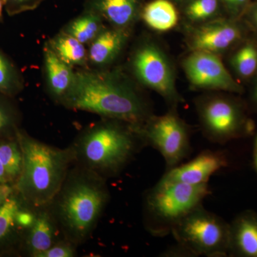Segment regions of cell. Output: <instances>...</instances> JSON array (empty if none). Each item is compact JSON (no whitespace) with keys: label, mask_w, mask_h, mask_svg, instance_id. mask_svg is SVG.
I'll return each instance as SVG.
<instances>
[{"label":"cell","mask_w":257,"mask_h":257,"mask_svg":"<svg viewBox=\"0 0 257 257\" xmlns=\"http://www.w3.org/2000/svg\"><path fill=\"white\" fill-rule=\"evenodd\" d=\"M62 101L72 109L135 126H141L153 115L148 103L131 83L115 72H75L72 86Z\"/></svg>","instance_id":"cell-1"},{"label":"cell","mask_w":257,"mask_h":257,"mask_svg":"<svg viewBox=\"0 0 257 257\" xmlns=\"http://www.w3.org/2000/svg\"><path fill=\"white\" fill-rule=\"evenodd\" d=\"M17 140L23 159L19 190L32 205L43 207L62 189L69 166L76 158L75 150L51 147L21 131L17 132Z\"/></svg>","instance_id":"cell-2"},{"label":"cell","mask_w":257,"mask_h":257,"mask_svg":"<svg viewBox=\"0 0 257 257\" xmlns=\"http://www.w3.org/2000/svg\"><path fill=\"white\" fill-rule=\"evenodd\" d=\"M146 145L135 126L109 119L89 128L81 137L76 157H79L91 170L114 175Z\"/></svg>","instance_id":"cell-3"},{"label":"cell","mask_w":257,"mask_h":257,"mask_svg":"<svg viewBox=\"0 0 257 257\" xmlns=\"http://www.w3.org/2000/svg\"><path fill=\"white\" fill-rule=\"evenodd\" d=\"M210 193L208 184L158 183L147 193L144 204L145 226L150 234L163 237L188 213L202 204Z\"/></svg>","instance_id":"cell-4"},{"label":"cell","mask_w":257,"mask_h":257,"mask_svg":"<svg viewBox=\"0 0 257 257\" xmlns=\"http://www.w3.org/2000/svg\"><path fill=\"white\" fill-rule=\"evenodd\" d=\"M59 194L57 214L64 229L74 241L84 240L107 202L105 187L101 180L82 176L71 179Z\"/></svg>","instance_id":"cell-5"},{"label":"cell","mask_w":257,"mask_h":257,"mask_svg":"<svg viewBox=\"0 0 257 257\" xmlns=\"http://www.w3.org/2000/svg\"><path fill=\"white\" fill-rule=\"evenodd\" d=\"M229 225L214 213L198 206L174 226L177 244L166 256H224L228 254Z\"/></svg>","instance_id":"cell-6"},{"label":"cell","mask_w":257,"mask_h":257,"mask_svg":"<svg viewBox=\"0 0 257 257\" xmlns=\"http://www.w3.org/2000/svg\"><path fill=\"white\" fill-rule=\"evenodd\" d=\"M135 128L146 145L156 149L163 157L166 171L180 165L191 152L190 130L175 108L161 116L152 115Z\"/></svg>","instance_id":"cell-7"},{"label":"cell","mask_w":257,"mask_h":257,"mask_svg":"<svg viewBox=\"0 0 257 257\" xmlns=\"http://www.w3.org/2000/svg\"><path fill=\"white\" fill-rule=\"evenodd\" d=\"M195 104L203 135L211 143L224 144L249 130L241 104L229 96L207 94Z\"/></svg>","instance_id":"cell-8"},{"label":"cell","mask_w":257,"mask_h":257,"mask_svg":"<svg viewBox=\"0 0 257 257\" xmlns=\"http://www.w3.org/2000/svg\"><path fill=\"white\" fill-rule=\"evenodd\" d=\"M132 67L137 79L162 96L170 108L177 109L184 101L177 91L170 59L157 44L146 42L140 45L132 58Z\"/></svg>","instance_id":"cell-9"},{"label":"cell","mask_w":257,"mask_h":257,"mask_svg":"<svg viewBox=\"0 0 257 257\" xmlns=\"http://www.w3.org/2000/svg\"><path fill=\"white\" fill-rule=\"evenodd\" d=\"M187 42L191 52H209L221 56L230 52L248 36L242 20L227 17L197 25H188Z\"/></svg>","instance_id":"cell-10"},{"label":"cell","mask_w":257,"mask_h":257,"mask_svg":"<svg viewBox=\"0 0 257 257\" xmlns=\"http://www.w3.org/2000/svg\"><path fill=\"white\" fill-rule=\"evenodd\" d=\"M184 73L193 87L202 90L241 94L243 89L225 67L221 56L193 51L182 62Z\"/></svg>","instance_id":"cell-11"},{"label":"cell","mask_w":257,"mask_h":257,"mask_svg":"<svg viewBox=\"0 0 257 257\" xmlns=\"http://www.w3.org/2000/svg\"><path fill=\"white\" fill-rule=\"evenodd\" d=\"M228 160L222 151L205 150L185 164L166 171L160 182L200 185L208 183L211 176L227 167Z\"/></svg>","instance_id":"cell-12"},{"label":"cell","mask_w":257,"mask_h":257,"mask_svg":"<svg viewBox=\"0 0 257 257\" xmlns=\"http://www.w3.org/2000/svg\"><path fill=\"white\" fill-rule=\"evenodd\" d=\"M143 6V0H87L85 9L97 13L113 28L128 31L141 18Z\"/></svg>","instance_id":"cell-13"},{"label":"cell","mask_w":257,"mask_h":257,"mask_svg":"<svg viewBox=\"0 0 257 257\" xmlns=\"http://www.w3.org/2000/svg\"><path fill=\"white\" fill-rule=\"evenodd\" d=\"M128 30L104 28L91 42L88 59L96 66L111 63L124 48L128 37Z\"/></svg>","instance_id":"cell-14"},{"label":"cell","mask_w":257,"mask_h":257,"mask_svg":"<svg viewBox=\"0 0 257 257\" xmlns=\"http://www.w3.org/2000/svg\"><path fill=\"white\" fill-rule=\"evenodd\" d=\"M257 257V216L246 214L229 226L228 253Z\"/></svg>","instance_id":"cell-15"},{"label":"cell","mask_w":257,"mask_h":257,"mask_svg":"<svg viewBox=\"0 0 257 257\" xmlns=\"http://www.w3.org/2000/svg\"><path fill=\"white\" fill-rule=\"evenodd\" d=\"M45 73L47 85L52 95L62 100L73 82L74 74L72 67L66 64L53 50L45 45L44 51Z\"/></svg>","instance_id":"cell-16"},{"label":"cell","mask_w":257,"mask_h":257,"mask_svg":"<svg viewBox=\"0 0 257 257\" xmlns=\"http://www.w3.org/2000/svg\"><path fill=\"white\" fill-rule=\"evenodd\" d=\"M141 18L149 28L159 32L175 28L179 20L178 11L171 0H152L144 5Z\"/></svg>","instance_id":"cell-17"},{"label":"cell","mask_w":257,"mask_h":257,"mask_svg":"<svg viewBox=\"0 0 257 257\" xmlns=\"http://www.w3.org/2000/svg\"><path fill=\"white\" fill-rule=\"evenodd\" d=\"M229 63L235 74L243 81L257 75V40L249 35L231 51Z\"/></svg>","instance_id":"cell-18"},{"label":"cell","mask_w":257,"mask_h":257,"mask_svg":"<svg viewBox=\"0 0 257 257\" xmlns=\"http://www.w3.org/2000/svg\"><path fill=\"white\" fill-rule=\"evenodd\" d=\"M48 45L61 60L71 67L86 65L88 52L84 44L66 32H61Z\"/></svg>","instance_id":"cell-19"},{"label":"cell","mask_w":257,"mask_h":257,"mask_svg":"<svg viewBox=\"0 0 257 257\" xmlns=\"http://www.w3.org/2000/svg\"><path fill=\"white\" fill-rule=\"evenodd\" d=\"M55 226L48 212L42 211L37 214L35 223L30 228L28 237L29 248L32 256H37L53 246Z\"/></svg>","instance_id":"cell-20"},{"label":"cell","mask_w":257,"mask_h":257,"mask_svg":"<svg viewBox=\"0 0 257 257\" xmlns=\"http://www.w3.org/2000/svg\"><path fill=\"white\" fill-rule=\"evenodd\" d=\"M102 20L97 13L85 9L84 13L70 22L63 31L84 45L91 43L104 30Z\"/></svg>","instance_id":"cell-21"},{"label":"cell","mask_w":257,"mask_h":257,"mask_svg":"<svg viewBox=\"0 0 257 257\" xmlns=\"http://www.w3.org/2000/svg\"><path fill=\"white\" fill-rule=\"evenodd\" d=\"M182 13L188 25H197L222 18L221 0H187Z\"/></svg>","instance_id":"cell-22"},{"label":"cell","mask_w":257,"mask_h":257,"mask_svg":"<svg viewBox=\"0 0 257 257\" xmlns=\"http://www.w3.org/2000/svg\"><path fill=\"white\" fill-rule=\"evenodd\" d=\"M0 160L11 181L18 179L23 170V153L18 140L0 142Z\"/></svg>","instance_id":"cell-23"},{"label":"cell","mask_w":257,"mask_h":257,"mask_svg":"<svg viewBox=\"0 0 257 257\" xmlns=\"http://www.w3.org/2000/svg\"><path fill=\"white\" fill-rule=\"evenodd\" d=\"M23 87V80L14 64L0 50V93L13 95Z\"/></svg>","instance_id":"cell-24"},{"label":"cell","mask_w":257,"mask_h":257,"mask_svg":"<svg viewBox=\"0 0 257 257\" xmlns=\"http://www.w3.org/2000/svg\"><path fill=\"white\" fill-rule=\"evenodd\" d=\"M20 209V202L12 195L0 207V241L8 236L16 223L17 214Z\"/></svg>","instance_id":"cell-25"},{"label":"cell","mask_w":257,"mask_h":257,"mask_svg":"<svg viewBox=\"0 0 257 257\" xmlns=\"http://www.w3.org/2000/svg\"><path fill=\"white\" fill-rule=\"evenodd\" d=\"M252 2V0H221L226 17L234 20H241Z\"/></svg>","instance_id":"cell-26"},{"label":"cell","mask_w":257,"mask_h":257,"mask_svg":"<svg viewBox=\"0 0 257 257\" xmlns=\"http://www.w3.org/2000/svg\"><path fill=\"white\" fill-rule=\"evenodd\" d=\"M45 0H5V10L9 15H15L37 8Z\"/></svg>","instance_id":"cell-27"},{"label":"cell","mask_w":257,"mask_h":257,"mask_svg":"<svg viewBox=\"0 0 257 257\" xmlns=\"http://www.w3.org/2000/svg\"><path fill=\"white\" fill-rule=\"evenodd\" d=\"M75 255L74 249L70 245L54 244L50 248L39 253L36 257H72Z\"/></svg>","instance_id":"cell-28"},{"label":"cell","mask_w":257,"mask_h":257,"mask_svg":"<svg viewBox=\"0 0 257 257\" xmlns=\"http://www.w3.org/2000/svg\"><path fill=\"white\" fill-rule=\"evenodd\" d=\"M241 20L246 24L248 31L252 33L251 36L257 40V1L251 3Z\"/></svg>","instance_id":"cell-29"},{"label":"cell","mask_w":257,"mask_h":257,"mask_svg":"<svg viewBox=\"0 0 257 257\" xmlns=\"http://www.w3.org/2000/svg\"><path fill=\"white\" fill-rule=\"evenodd\" d=\"M37 215L32 214L30 211H22L20 209L16 216V223L19 226L23 227L31 228L35 223Z\"/></svg>","instance_id":"cell-30"},{"label":"cell","mask_w":257,"mask_h":257,"mask_svg":"<svg viewBox=\"0 0 257 257\" xmlns=\"http://www.w3.org/2000/svg\"><path fill=\"white\" fill-rule=\"evenodd\" d=\"M13 124V116L10 111L0 103V134L4 133Z\"/></svg>","instance_id":"cell-31"},{"label":"cell","mask_w":257,"mask_h":257,"mask_svg":"<svg viewBox=\"0 0 257 257\" xmlns=\"http://www.w3.org/2000/svg\"><path fill=\"white\" fill-rule=\"evenodd\" d=\"M12 193L13 189L8 184H0V207L3 205L6 199L12 195Z\"/></svg>","instance_id":"cell-32"},{"label":"cell","mask_w":257,"mask_h":257,"mask_svg":"<svg viewBox=\"0 0 257 257\" xmlns=\"http://www.w3.org/2000/svg\"><path fill=\"white\" fill-rule=\"evenodd\" d=\"M9 182H10L9 177L7 174L4 165L0 160V184H6Z\"/></svg>","instance_id":"cell-33"},{"label":"cell","mask_w":257,"mask_h":257,"mask_svg":"<svg viewBox=\"0 0 257 257\" xmlns=\"http://www.w3.org/2000/svg\"><path fill=\"white\" fill-rule=\"evenodd\" d=\"M253 80L254 82H253L252 91H251V99L257 106V75Z\"/></svg>","instance_id":"cell-34"},{"label":"cell","mask_w":257,"mask_h":257,"mask_svg":"<svg viewBox=\"0 0 257 257\" xmlns=\"http://www.w3.org/2000/svg\"><path fill=\"white\" fill-rule=\"evenodd\" d=\"M5 9V0H0V22L3 20V10Z\"/></svg>","instance_id":"cell-35"},{"label":"cell","mask_w":257,"mask_h":257,"mask_svg":"<svg viewBox=\"0 0 257 257\" xmlns=\"http://www.w3.org/2000/svg\"><path fill=\"white\" fill-rule=\"evenodd\" d=\"M254 162L255 166H256V169L257 170V136L256 140H255V145H254Z\"/></svg>","instance_id":"cell-36"},{"label":"cell","mask_w":257,"mask_h":257,"mask_svg":"<svg viewBox=\"0 0 257 257\" xmlns=\"http://www.w3.org/2000/svg\"><path fill=\"white\" fill-rule=\"evenodd\" d=\"M171 1L181 2V3H184L187 0H171Z\"/></svg>","instance_id":"cell-37"}]
</instances>
